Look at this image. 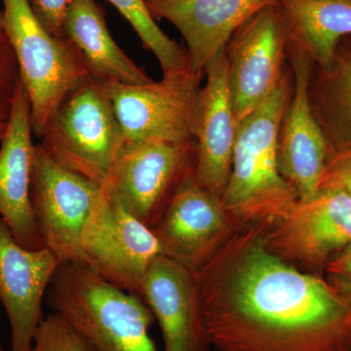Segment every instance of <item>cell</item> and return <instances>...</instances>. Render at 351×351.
<instances>
[{
    "label": "cell",
    "mask_w": 351,
    "mask_h": 351,
    "mask_svg": "<svg viewBox=\"0 0 351 351\" xmlns=\"http://www.w3.org/2000/svg\"><path fill=\"white\" fill-rule=\"evenodd\" d=\"M193 114V172L203 188L221 199L230 177L237 122L233 110L226 47L205 66Z\"/></svg>",
    "instance_id": "4fadbf2b"
},
{
    "label": "cell",
    "mask_w": 351,
    "mask_h": 351,
    "mask_svg": "<svg viewBox=\"0 0 351 351\" xmlns=\"http://www.w3.org/2000/svg\"><path fill=\"white\" fill-rule=\"evenodd\" d=\"M290 48L293 89L279 130L278 161L284 179L302 200L319 189L332 147L313 113V63L302 51Z\"/></svg>",
    "instance_id": "7c38bea8"
},
{
    "label": "cell",
    "mask_w": 351,
    "mask_h": 351,
    "mask_svg": "<svg viewBox=\"0 0 351 351\" xmlns=\"http://www.w3.org/2000/svg\"><path fill=\"white\" fill-rule=\"evenodd\" d=\"M31 108L19 82L5 135L0 142V217L23 247L44 248L31 201L36 145L32 142Z\"/></svg>",
    "instance_id": "2e32d148"
},
{
    "label": "cell",
    "mask_w": 351,
    "mask_h": 351,
    "mask_svg": "<svg viewBox=\"0 0 351 351\" xmlns=\"http://www.w3.org/2000/svg\"><path fill=\"white\" fill-rule=\"evenodd\" d=\"M19 82L15 53L5 32L0 31V121H8Z\"/></svg>",
    "instance_id": "cb8c5ba5"
},
{
    "label": "cell",
    "mask_w": 351,
    "mask_h": 351,
    "mask_svg": "<svg viewBox=\"0 0 351 351\" xmlns=\"http://www.w3.org/2000/svg\"><path fill=\"white\" fill-rule=\"evenodd\" d=\"M0 31H3V27H2V12H0Z\"/></svg>",
    "instance_id": "f1b7e54d"
},
{
    "label": "cell",
    "mask_w": 351,
    "mask_h": 351,
    "mask_svg": "<svg viewBox=\"0 0 351 351\" xmlns=\"http://www.w3.org/2000/svg\"><path fill=\"white\" fill-rule=\"evenodd\" d=\"M40 140L55 162L105 188L124 136L103 83L89 77L73 90Z\"/></svg>",
    "instance_id": "5b68a950"
},
{
    "label": "cell",
    "mask_w": 351,
    "mask_h": 351,
    "mask_svg": "<svg viewBox=\"0 0 351 351\" xmlns=\"http://www.w3.org/2000/svg\"><path fill=\"white\" fill-rule=\"evenodd\" d=\"M141 298L158 321L165 351H210L193 271L158 256L145 274Z\"/></svg>",
    "instance_id": "ac0fdd59"
},
{
    "label": "cell",
    "mask_w": 351,
    "mask_h": 351,
    "mask_svg": "<svg viewBox=\"0 0 351 351\" xmlns=\"http://www.w3.org/2000/svg\"><path fill=\"white\" fill-rule=\"evenodd\" d=\"M193 141L124 142L104 189L129 213L152 228L193 167Z\"/></svg>",
    "instance_id": "52a82bcc"
},
{
    "label": "cell",
    "mask_w": 351,
    "mask_h": 351,
    "mask_svg": "<svg viewBox=\"0 0 351 351\" xmlns=\"http://www.w3.org/2000/svg\"><path fill=\"white\" fill-rule=\"evenodd\" d=\"M233 228L221 199L201 186L193 167L152 228L164 255L195 271Z\"/></svg>",
    "instance_id": "5bb4252c"
},
{
    "label": "cell",
    "mask_w": 351,
    "mask_h": 351,
    "mask_svg": "<svg viewBox=\"0 0 351 351\" xmlns=\"http://www.w3.org/2000/svg\"><path fill=\"white\" fill-rule=\"evenodd\" d=\"M7 122L8 121H0V142H1L4 135H5Z\"/></svg>",
    "instance_id": "83f0119b"
},
{
    "label": "cell",
    "mask_w": 351,
    "mask_h": 351,
    "mask_svg": "<svg viewBox=\"0 0 351 351\" xmlns=\"http://www.w3.org/2000/svg\"><path fill=\"white\" fill-rule=\"evenodd\" d=\"M32 12L46 31L64 38V23L73 0H27Z\"/></svg>",
    "instance_id": "d4e9b609"
},
{
    "label": "cell",
    "mask_w": 351,
    "mask_h": 351,
    "mask_svg": "<svg viewBox=\"0 0 351 351\" xmlns=\"http://www.w3.org/2000/svg\"><path fill=\"white\" fill-rule=\"evenodd\" d=\"M32 351H96L63 316L52 313L36 329Z\"/></svg>",
    "instance_id": "603a6c76"
},
{
    "label": "cell",
    "mask_w": 351,
    "mask_h": 351,
    "mask_svg": "<svg viewBox=\"0 0 351 351\" xmlns=\"http://www.w3.org/2000/svg\"><path fill=\"white\" fill-rule=\"evenodd\" d=\"M105 189L66 170L36 145L31 182L32 211L44 247L61 265H84L82 240Z\"/></svg>",
    "instance_id": "8992f818"
},
{
    "label": "cell",
    "mask_w": 351,
    "mask_h": 351,
    "mask_svg": "<svg viewBox=\"0 0 351 351\" xmlns=\"http://www.w3.org/2000/svg\"><path fill=\"white\" fill-rule=\"evenodd\" d=\"M82 252L85 267L115 287L138 297L149 265L164 255L154 230L108 193L88 223Z\"/></svg>",
    "instance_id": "30bf717a"
},
{
    "label": "cell",
    "mask_w": 351,
    "mask_h": 351,
    "mask_svg": "<svg viewBox=\"0 0 351 351\" xmlns=\"http://www.w3.org/2000/svg\"><path fill=\"white\" fill-rule=\"evenodd\" d=\"M265 242L277 257L309 270H325L351 243V195L321 188L298 201L284 218L265 228Z\"/></svg>",
    "instance_id": "ba28073f"
},
{
    "label": "cell",
    "mask_w": 351,
    "mask_h": 351,
    "mask_svg": "<svg viewBox=\"0 0 351 351\" xmlns=\"http://www.w3.org/2000/svg\"><path fill=\"white\" fill-rule=\"evenodd\" d=\"M45 302L96 351H157L149 335L154 316L144 300L85 265H60Z\"/></svg>",
    "instance_id": "3957f363"
},
{
    "label": "cell",
    "mask_w": 351,
    "mask_h": 351,
    "mask_svg": "<svg viewBox=\"0 0 351 351\" xmlns=\"http://www.w3.org/2000/svg\"><path fill=\"white\" fill-rule=\"evenodd\" d=\"M1 12L29 98L32 133L40 138L64 99L91 76L75 46L46 31L27 0H3Z\"/></svg>",
    "instance_id": "277c9868"
},
{
    "label": "cell",
    "mask_w": 351,
    "mask_h": 351,
    "mask_svg": "<svg viewBox=\"0 0 351 351\" xmlns=\"http://www.w3.org/2000/svg\"><path fill=\"white\" fill-rule=\"evenodd\" d=\"M289 45L321 71L331 68L339 43L351 36V0H278Z\"/></svg>",
    "instance_id": "ffe728a7"
},
{
    "label": "cell",
    "mask_w": 351,
    "mask_h": 351,
    "mask_svg": "<svg viewBox=\"0 0 351 351\" xmlns=\"http://www.w3.org/2000/svg\"><path fill=\"white\" fill-rule=\"evenodd\" d=\"M337 53L325 76L324 99L328 119L334 132L332 147L351 145V48Z\"/></svg>",
    "instance_id": "7402d4cb"
},
{
    "label": "cell",
    "mask_w": 351,
    "mask_h": 351,
    "mask_svg": "<svg viewBox=\"0 0 351 351\" xmlns=\"http://www.w3.org/2000/svg\"><path fill=\"white\" fill-rule=\"evenodd\" d=\"M326 186L343 189L351 195V145L332 149L319 189Z\"/></svg>",
    "instance_id": "484cf974"
},
{
    "label": "cell",
    "mask_w": 351,
    "mask_h": 351,
    "mask_svg": "<svg viewBox=\"0 0 351 351\" xmlns=\"http://www.w3.org/2000/svg\"><path fill=\"white\" fill-rule=\"evenodd\" d=\"M237 226L193 271L210 351H351V295Z\"/></svg>",
    "instance_id": "6da1fadb"
},
{
    "label": "cell",
    "mask_w": 351,
    "mask_h": 351,
    "mask_svg": "<svg viewBox=\"0 0 351 351\" xmlns=\"http://www.w3.org/2000/svg\"><path fill=\"white\" fill-rule=\"evenodd\" d=\"M152 16L171 23L186 44L191 69L205 66L240 27L278 0H145Z\"/></svg>",
    "instance_id": "e0dca14e"
},
{
    "label": "cell",
    "mask_w": 351,
    "mask_h": 351,
    "mask_svg": "<svg viewBox=\"0 0 351 351\" xmlns=\"http://www.w3.org/2000/svg\"><path fill=\"white\" fill-rule=\"evenodd\" d=\"M289 38L278 4L263 9L226 45L233 110L237 124L274 93L282 80Z\"/></svg>",
    "instance_id": "8fae6325"
},
{
    "label": "cell",
    "mask_w": 351,
    "mask_h": 351,
    "mask_svg": "<svg viewBox=\"0 0 351 351\" xmlns=\"http://www.w3.org/2000/svg\"><path fill=\"white\" fill-rule=\"evenodd\" d=\"M64 38L80 53L94 80L128 85L152 82L115 43L105 11L96 0H73L64 23Z\"/></svg>",
    "instance_id": "d6986e66"
},
{
    "label": "cell",
    "mask_w": 351,
    "mask_h": 351,
    "mask_svg": "<svg viewBox=\"0 0 351 351\" xmlns=\"http://www.w3.org/2000/svg\"><path fill=\"white\" fill-rule=\"evenodd\" d=\"M60 265L46 247H23L0 217V302L10 324L11 351H32L46 293Z\"/></svg>",
    "instance_id": "9a60e30c"
},
{
    "label": "cell",
    "mask_w": 351,
    "mask_h": 351,
    "mask_svg": "<svg viewBox=\"0 0 351 351\" xmlns=\"http://www.w3.org/2000/svg\"><path fill=\"white\" fill-rule=\"evenodd\" d=\"M325 271L332 287L351 295V243L330 262Z\"/></svg>",
    "instance_id": "4316f807"
},
{
    "label": "cell",
    "mask_w": 351,
    "mask_h": 351,
    "mask_svg": "<svg viewBox=\"0 0 351 351\" xmlns=\"http://www.w3.org/2000/svg\"><path fill=\"white\" fill-rule=\"evenodd\" d=\"M0 351H4L3 350H2L1 346H0Z\"/></svg>",
    "instance_id": "f546056e"
},
{
    "label": "cell",
    "mask_w": 351,
    "mask_h": 351,
    "mask_svg": "<svg viewBox=\"0 0 351 351\" xmlns=\"http://www.w3.org/2000/svg\"><path fill=\"white\" fill-rule=\"evenodd\" d=\"M133 27L145 49L151 51L163 75L191 69L188 52L157 25L145 0H108ZM193 71V69H191Z\"/></svg>",
    "instance_id": "44dd1931"
},
{
    "label": "cell",
    "mask_w": 351,
    "mask_h": 351,
    "mask_svg": "<svg viewBox=\"0 0 351 351\" xmlns=\"http://www.w3.org/2000/svg\"><path fill=\"white\" fill-rule=\"evenodd\" d=\"M201 77L191 69L163 75L159 82L103 83L123 132L124 142L193 140V114Z\"/></svg>",
    "instance_id": "9c48e42d"
},
{
    "label": "cell",
    "mask_w": 351,
    "mask_h": 351,
    "mask_svg": "<svg viewBox=\"0 0 351 351\" xmlns=\"http://www.w3.org/2000/svg\"><path fill=\"white\" fill-rule=\"evenodd\" d=\"M292 89V78L285 73L274 93L237 124L230 177L221 196L237 225H274L299 201L278 161L279 130Z\"/></svg>",
    "instance_id": "7a4b0ae2"
}]
</instances>
